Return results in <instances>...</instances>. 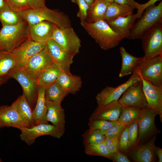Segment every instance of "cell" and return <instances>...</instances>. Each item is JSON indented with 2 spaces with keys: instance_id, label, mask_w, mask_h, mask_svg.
<instances>
[{
  "instance_id": "681fc988",
  "label": "cell",
  "mask_w": 162,
  "mask_h": 162,
  "mask_svg": "<svg viewBox=\"0 0 162 162\" xmlns=\"http://www.w3.org/2000/svg\"><path fill=\"white\" fill-rule=\"evenodd\" d=\"M5 3V0H0V9L3 7Z\"/></svg>"
},
{
  "instance_id": "4dcf8cb0",
  "label": "cell",
  "mask_w": 162,
  "mask_h": 162,
  "mask_svg": "<svg viewBox=\"0 0 162 162\" xmlns=\"http://www.w3.org/2000/svg\"><path fill=\"white\" fill-rule=\"evenodd\" d=\"M68 94L56 81L45 89L46 100L61 104Z\"/></svg>"
},
{
  "instance_id": "7402d4cb",
  "label": "cell",
  "mask_w": 162,
  "mask_h": 162,
  "mask_svg": "<svg viewBox=\"0 0 162 162\" xmlns=\"http://www.w3.org/2000/svg\"><path fill=\"white\" fill-rule=\"evenodd\" d=\"M136 19V14L132 13L107 23L113 30L123 37L124 38H129Z\"/></svg>"
},
{
  "instance_id": "6da1fadb",
  "label": "cell",
  "mask_w": 162,
  "mask_h": 162,
  "mask_svg": "<svg viewBox=\"0 0 162 162\" xmlns=\"http://www.w3.org/2000/svg\"><path fill=\"white\" fill-rule=\"evenodd\" d=\"M80 24L100 48L104 50L116 46L124 38L103 20L93 22H88L81 20Z\"/></svg>"
},
{
  "instance_id": "ac0fdd59",
  "label": "cell",
  "mask_w": 162,
  "mask_h": 162,
  "mask_svg": "<svg viewBox=\"0 0 162 162\" xmlns=\"http://www.w3.org/2000/svg\"><path fill=\"white\" fill-rule=\"evenodd\" d=\"M122 107L118 100L103 106H97L90 116L89 120L117 121L121 114Z\"/></svg>"
},
{
  "instance_id": "f907efd6",
  "label": "cell",
  "mask_w": 162,
  "mask_h": 162,
  "mask_svg": "<svg viewBox=\"0 0 162 162\" xmlns=\"http://www.w3.org/2000/svg\"><path fill=\"white\" fill-rule=\"evenodd\" d=\"M95 0H85L89 7Z\"/></svg>"
},
{
  "instance_id": "816d5d0a",
  "label": "cell",
  "mask_w": 162,
  "mask_h": 162,
  "mask_svg": "<svg viewBox=\"0 0 162 162\" xmlns=\"http://www.w3.org/2000/svg\"><path fill=\"white\" fill-rule=\"evenodd\" d=\"M104 0L107 1L109 3L113 2H114V0Z\"/></svg>"
},
{
  "instance_id": "ba28073f",
  "label": "cell",
  "mask_w": 162,
  "mask_h": 162,
  "mask_svg": "<svg viewBox=\"0 0 162 162\" xmlns=\"http://www.w3.org/2000/svg\"><path fill=\"white\" fill-rule=\"evenodd\" d=\"M141 79L135 70L129 79L117 87L106 86L96 96L97 106H100L111 102L118 100L120 97L130 86L140 81Z\"/></svg>"
},
{
  "instance_id": "277c9868",
  "label": "cell",
  "mask_w": 162,
  "mask_h": 162,
  "mask_svg": "<svg viewBox=\"0 0 162 162\" xmlns=\"http://www.w3.org/2000/svg\"><path fill=\"white\" fill-rule=\"evenodd\" d=\"M162 22V1L147 8L135 22L130 32V39H141L143 34L156 24Z\"/></svg>"
},
{
  "instance_id": "8d00e7d4",
  "label": "cell",
  "mask_w": 162,
  "mask_h": 162,
  "mask_svg": "<svg viewBox=\"0 0 162 162\" xmlns=\"http://www.w3.org/2000/svg\"><path fill=\"white\" fill-rule=\"evenodd\" d=\"M9 7L13 10L20 12L30 8L28 0H5Z\"/></svg>"
},
{
  "instance_id": "603a6c76",
  "label": "cell",
  "mask_w": 162,
  "mask_h": 162,
  "mask_svg": "<svg viewBox=\"0 0 162 162\" xmlns=\"http://www.w3.org/2000/svg\"><path fill=\"white\" fill-rule=\"evenodd\" d=\"M37 99L32 110V115L35 125L48 124L46 118L47 108L46 104L45 89L39 86L37 88Z\"/></svg>"
},
{
  "instance_id": "b9f144b4",
  "label": "cell",
  "mask_w": 162,
  "mask_h": 162,
  "mask_svg": "<svg viewBox=\"0 0 162 162\" xmlns=\"http://www.w3.org/2000/svg\"><path fill=\"white\" fill-rule=\"evenodd\" d=\"M103 142L111 153H113L118 150L119 140L111 137H106Z\"/></svg>"
},
{
  "instance_id": "7dc6e473",
  "label": "cell",
  "mask_w": 162,
  "mask_h": 162,
  "mask_svg": "<svg viewBox=\"0 0 162 162\" xmlns=\"http://www.w3.org/2000/svg\"><path fill=\"white\" fill-rule=\"evenodd\" d=\"M154 152L157 155L159 158V162H162V149L156 147L154 149Z\"/></svg>"
},
{
  "instance_id": "7c38bea8",
  "label": "cell",
  "mask_w": 162,
  "mask_h": 162,
  "mask_svg": "<svg viewBox=\"0 0 162 162\" xmlns=\"http://www.w3.org/2000/svg\"><path fill=\"white\" fill-rule=\"evenodd\" d=\"M46 45L34 41L28 37L12 51L16 62L17 68L22 69L28 61L34 55L43 50Z\"/></svg>"
},
{
  "instance_id": "e0dca14e",
  "label": "cell",
  "mask_w": 162,
  "mask_h": 162,
  "mask_svg": "<svg viewBox=\"0 0 162 162\" xmlns=\"http://www.w3.org/2000/svg\"><path fill=\"white\" fill-rule=\"evenodd\" d=\"M157 113L147 107L143 108L138 119V140H141L151 134L156 129L154 119Z\"/></svg>"
},
{
  "instance_id": "ffe728a7",
  "label": "cell",
  "mask_w": 162,
  "mask_h": 162,
  "mask_svg": "<svg viewBox=\"0 0 162 162\" xmlns=\"http://www.w3.org/2000/svg\"><path fill=\"white\" fill-rule=\"evenodd\" d=\"M47 108L46 118L48 122L57 128L65 131L64 110L61 104L46 100Z\"/></svg>"
},
{
  "instance_id": "30bf717a",
  "label": "cell",
  "mask_w": 162,
  "mask_h": 162,
  "mask_svg": "<svg viewBox=\"0 0 162 162\" xmlns=\"http://www.w3.org/2000/svg\"><path fill=\"white\" fill-rule=\"evenodd\" d=\"M9 78L14 79L20 84L22 89V94L33 109L37 99V81L23 69H16L10 74Z\"/></svg>"
},
{
  "instance_id": "2e32d148",
  "label": "cell",
  "mask_w": 162,
  "mask_h": 162,
  "mask_svg": "<svg viewBox=\"0 0 162 162\" xmlns=\"http://www.w3.org/2000/svg\"><path fill=\"white\" fill-rule=\"evenodd\" d=\"M56 25L51 22L44 21L29 26V37L35 41L46 44L52 38Z\"/></svg>"
},
{
  "instance_id": "bcb514c9",
  "label": "cell",
  "mask_w": 162,
  "mask_h": 162,
  "mask_svg": "<svg viewBox=\"0 0 162 162\" xmlns=\"http://www.w3.org/2000/svg\"><path fill=\"white\" fill-rule=\"evenodd\" d=\"M114 2L120 4L128 5L134 9L136 8V4L137 2L134 0H114Z\"/></svg>"
},
{
  "instance_id": "1f68e13d",
  "label": "cell",
  "mask_w": 162,
  "mask_h": 162,
  "mask_svg": "<svg viewBox=\"0 0 162 162\" xmlns=\"http://www.w3.org/2000/svg\"><path fill=\"white\" fill-rule=\"evenodd\" d=\"M23 20L19 12L12 10L6 2L0 9V21L2 26L15 25Z\"/></svg>"
},
{
  "instance_id": "3957f363",
  "label": "cell",
  "mask_w": 162,
  "mask_h": 162,
  "mask_svg": "<svg viewBox=\"0 0 162 162\" xmlns=\"http://www.w3.org/2000/svg\"><path fill=\"white\" fill-rule=\"evenodd\" d=\"M28 22L2 26L0 30V51H12L29 37Z\"/></svg>"
},
{
  "instance_id": "52a82bcc",
  "label": "cell",
  "mask_w": 162,
  "mask_h": 162,
  "mask_svg": "<svg viewBox=\"0 0 162 162\" xmlns=\"http://www.w3.org/2000/svg\"><path fill=\"white\" fill-rule=\"evenodd\" d=\"M19 129L20 139L28 146L33 144L37 138L42 136L49 135L60 139L65 131L49 124H40L31 128L22 127Z\"/></svg>"
},
{
  "instance_id": "836d02e7",
  "label": "cell",
  "mask_w": 162,
  "mask_h": 162,
  "mask_svg": "<svg viewBox=\"0 0 162 162\" xmlns=\"http://www.w3.org/2000/svg\"><path fill=\"white\" fill-rule=\"evenodd\" d=\"M106 137L104 132L89 128L82 135L83 144L84 146L102 143Z\"/></svg>"
},
{
  "instance_id": "5b68a950",
  "label": "cell",
  "mask_w": 162,
  "mask_h": 162,
  "mask_svg": "<svg viewBox=\"0 0 162 162\" xmlns=\"http://www.w3.org/2000/svg\"><path fill=\"white\" fill-rule=\"evenodd\" d=\"M141 39L144 58L150 59L162 55V22L147 31Z\"/></svg>"
},
{
  "instance_id": "f5cc1de1",
  "label": "cell",
  "mask_w": 162,
  "mask_h": 162,
  "mask_svg": "<svg viewBox=\"0 0 162 162\" xmlns=\"http://www.w3.org/2000/svg\"><path fill=\"white\" fill-rule=\"evenodd\" d=\"M2 162V160L0 157V162Z\"/></svg>"
},
{
  "instance_id": "60d3db41",
  "label": "cell",
  "mask_w": 162,
  "mask_h": 162,
  "mask_svg": "<svg viewBox=\"0 0 162 162\" xmlns=\"http://www.w3.org/2000/svg\"><path fill=\"white\" fill-rule=\"evenodd\" d=\"M129 127V125L125 127L119 139L118 148L122 151H127L129 149L128 146Z\"/></svg>"
},
{
  "instance_id": "9c48e42d",
  "label": "cell",
  "mask_w": 162,
  "mask_h": 162,
  "mask_svg": "<svg viewBox=\"0 0 162 162\" xmlns=\"http://www.w3.org/2000/svg\"><path fill=\"white\" fill-rule=\"evenodd\" d=\"M52 39L74 56L80 52L81 41L72 27L61 28L56 26Z\"/></svg>"
},
{
  "instance_id": "ab89813d",
  "label": "cell",
  "mask_w": 162,
  "mask_h": 162,
  "mask_svg": "<svg viewBox=\"0 0 162 162\" xmlns=\"http://www.w3.org/2000/svg\"><path fill=\"white\" fill-rule=\"evenodd\" d=\"M125 127L118 123L104 133L106 137H111L119 140L120 135Z\"/></svg>"
},
{
  "instance_id": "7a4b0ae2",
  "label": "cell",
  "mask_w": 162,
  "mask_h": 162,
  "mask_svg": "<svg viewBox=\"0 0 162 162\" xmlns=\"http://www.w3.org/2000/svg\"><path fill=\"white\" fill-rule=\"evenodd\" d=\"M19 13L22 19L28 22L29 26L46 21L53 23L61 28L72 27L68 16L62 12L46 7L39 10L29 8Z\"/></svg>"
},
{
  "instance_id": "ee69618b",
  "label": "cell",
  "mask_w": 162,
  "mask_h": 162,
  "mask_svg": "<svg viewBox=\"0 0 162 162\" xmlns=\"http://www.w3.org/2000/svg\"><path fill=\"white\" fill-rule=\"evenodd\" d=\"M30 8L39 10L46 7L45 0H28Z\"/></svg>"
},
{
  "instance_id": "d4e9b609",
  "label": "cell",
  "mask_w": 162,
  "mask_h": 162,
  "mask_svg": "<svg viewBox=\"0 0 162 162\" xmlns=\"http://www.w3.org/2000/svg\"><path fill=\"white\" fill-rule=\"evenodd\" d=\"M57 81L68 94H76L81 88L82 84L80 76L69 74L63 71L61 72Z\"/></svg>"
},
{
  "instance_id": "f35d334b",
  "label": "cell",
  "mask_w": 162,
  "mask_h": 162,
  "mask_svg": "<svg viewBox=\"0 0 162 162\" xmlns=\"http://www.w3.org/2000/svg\"><path fill=\"white\" fill-rule=\"evenodd\" d=\"M71 2L76 4L79 8L77 16L80 20H85L87 11L89 6L85 0H71Z\"/></svg>"
},
{
  "instance_id": "5bb4252c",
  "label": "cell",
  "mask_w": 162,
  "mask_h": 162,
  "mask_svg": "<svg viewBox=\"0 0 162 162\" xmlns=\"http://www.w3.org/2000/svg\"><path fill=\"white\" fill-rule=\"evenodd\" d=\"M46 46L54 63L63 71L69 74H72L70 67L73 63L74 56L65 51L52 39L47 41Z\"/></svg>"
},
{
  "instance_id": "e575fe53",
  "label": "cell",
  "mask_w": 162,
  "mask_h": 162,
  "mask_svg": "<svg viewBox=\"0 0 162 162\" xmlns=\"http://www.w3.org/2000/svg\"><path fill=\"white\" fill-rule=\"evenodd\" d=\"M84 146L85 152L86 154L103 156L111 160L112 153L110 152L104 142Z\"/></svg>"
},
{
  "instance_id": "44dd1931",
  "label": "cell",
  "mask_w": 162,
  "mask_h": 162,
  "mask_svg": "<svg viewBox=\"0 0 162 162\" xmlns=\"http://www.w3.org/2000/svg\"><path fill=\"white\" fill-rule=\"evenodd\" d=\"M155 137L147 142L139 146L129 154V157L136 162H152L155 161L154 150Z\"/></svg>"
},
{
  "instance_id": "4fadbf2b",
  "label": "cell",
  "mask_w": 162,
  "mask_h": 162,
  "mask_svg": "<svg viewBox=\"0 0 162 162\" xmlns=\"http://www.w3.org/2000/svg\"><path fill=\"white\" fill-rule=\"evenodd\" d=\"M118 100L122 107L129 106L141 108L147 107V103L143 91L141 80L129 87Z\"/></svg>"
},
{
  "instance_id": "4316f807",
  "label": "cell",
  "mask_w": 162,
  "mask_h": 162,
  "mask_svg": "<svg viewBox=\"0 0 162 162\" xmlns=\"http://www.w3.org/2000/svg\"><path fill=\"white\" fill-rule=\"evenodd\" d=\"M134 10L133 8L127 5L114 2H110L102 20L108 22L119 17L128 16L133 13Z\"/></svg>"
},
{
  "instance_id": "d6986e66",
  "label": "cell",
  "mask_w": 162,
  "mask_h": 162,
  "mask_svg": "<svg viewBox=\"0 0 162 162\" xmlns=\"http://www.w3.org/2000/svg\"><path fill=\"white\" fill-rule=\"evenodd\" d=\"M25 123L16 109L11 105L0 106V128L13 127L19 129Z\"/></svg>"
},
{
  "instance_id": "d590c367",
  "label": "cell",
  "mask_w": 162,
  "mask_h": 162,
  "mask_svg": "<svg viewBox=\"0 0 162 162\" xmlns=\"http://www.w3.org/2000/svg\"><path fill=\"white\" fill-rule=\"evenodd\" d=\"M118 123L117 121L94 120H89L88 124L89 128L104 132Z\"/></svg>"
},
{
  "instance_id": "74e56055",
  "label": "cell",
  "mask_w": 162,
  "mask_h": 162,
  "mask_svg": "<svg viewBox=\"0 0 162 162\" xmlns=\"http://www.w3.org/2000/svg\"><path fill=\"white\" fill-rule=\"evenodd\" d=\"M138 121L137 120L129 125L128 141L129 149L134 145L136 142L138 137Z\"/></svg>"
},
{
  "instance_id": "8fae6325",
  "label": "cell",
  "mask_w": 162,
  "mask_h": 162,
  "mask_svg": "<svg viewBox=\"0 0 162 162\" xmlns=\"http://www.w3.org/2000/svg\"><path fill=\"white\" fill-rule=\"evenodd\" d=\"M54 64L46 45L43 50L34 55L28 61L22 69L37 81L41 73Z\"/></svg>"
},
{
  "instance_id": "cb8c5ba5",
  "label": "cell",
  "mask_w": 162,
  "mask_h": 162,
  "mask_svg": "<svg viewBox=\"0 0 162 162\" xmlns=\"http://www.w3.org/2000/svg\"><path fill=\"white\" fill-rule=\"evenodd\" d=\"M16 110L24 122L25 127L31 128L35 126L32 115V109L23 94L11 105Z\"/></svg>"
},
{
  "instance_id": "9a60e30c",
  "label": "cell",
  "mask_w": 162,
  "mask_h": 162,
  "mask_svg": "<svg viewBox=\"0 0 162 162\" xmlns=\"http://www.w3.org/2000/svg\"><path fill=\"white\" fill-rule=\"evenodd\" d=\"M138 74L142 82V89L147 100V107L159 115L162 122V86L154 85Z\"/></svg>"
},
{
  "instance_id": "83f0119b",
  "label": "cell",
  "mask_w": 162,
  "mask_h": 162,
  "mask_svg": "<svg viewBox=\"0 0 162 162\" xmlns=\"http://www.w3.org/2000/svg\"><path fill=\"white\" fill-rule=\"evenodd\" d=\"M16 69V62L12 51H0V78H10Z\"/></svg>"
},
{
  "instance_id": "c3c4849f",
  "label": "cell",
  "mask_w": 162,
  "mask_h": 162,
  "mask_svg": "<svg viewBox=\"0 0 162 162\" xmlns=\"http://www.w3.org/2000/svg\"><path fill=\"white\" fill-rule=\"evenodd\" d=\"M8 79L7 77L0 78V86L4 83Z\"/></svg>"
},
{
  "instance_id": "484cf974",
  "label": "cell",
  "mask_w": 162,
  "mask_h": 162,
  "mask_svg": "<svg viewBox=\"0 0 162 162\" xmlns=\"http://www.w3.org/2000/svg\"><path fill=\"white\" fill-rule=\"evenodd\" d=\"M122 64L119 77H122L132 74L141 62L142 57H137L128 53L123 46L119 48Z\"/></svg>"
},
{
  "instance_id": "f546056e",
  "label": "cell",
  "mask_w": 162,
  "mask_h": 162,
  "mask_svg": "<svg viewBox=\"0 0 162 162\" xmlns=\"http://www.w3.org/2000/svg\"><path fill=\"white\" fill-rule=\"evenodd\" d=\"M62 70L56 64L41 73L37 79L38 86L45 89L57 81Z\"/></svg>"
},
{
  "instance_id": "f6af8a7d",
  "label": "cell",
  "mask_w": 162,
  "mask_h": 162,
  "mask_svg": "<svg viewBox=\"0 0 162 162\" xmlns=\"http://www.w3.org/2000/svg\"><path fill=\"white\" fill-rule=\"evenodd\" d=\"M111 160L116 162H130L128 158L118 150L112 154Z\"/></svg>"
},
{
  "instance_id": "f1b7e54d",
  "label": "cell",
  "mask_w": 162,
  "mask_h": 162,
  "mask_svg": "<svg viewBox=\"0 0 162 162\" xmlns=\"http://www.w3.org/2000/svg\"><path fill=\"white\" fill-rule=\"evenodd\" d=\"M109 3L104 0H95L89 7L85 21L93 22L102 20Z\"/></svg>"
},
{
  "instance_id": "d6a6232c",
  "label": "cell",
  "mask_w": 162,
  "mask_h": 162,
  "mask_svg": "<svg viewBox=\"0 0 162 162\" xmlns=\"http://www.w3.org/2000/svg\"><path fill=\"white\" fill-rule=\"evenodd\" d=\"M142 108L130 106L122 107L117 121L125 126L129 125L138 120Z\"/></svg>"
},
{
  "instance_id": "8992f818",
  "label": "cell",
  "mask_w": 162,
  "mask_h": 162,
  "mask_svg": "<svg viewBox=\"0 0 162 162\" xmlns=\"http://www.w3.org/2000/svg\"><path fill=\"white\" fill-rule=\"evenodd\" d=\"M153 84L162 86V55L150 59L142 58L135 70Z\"/></svg>"
},
{
  "instance_id": "7bdbcfd3",
  "label": "cell",
  "mask_w": 162,
  "mask_h": 162,
  "mask_svg": "<svg viewBox=\"0 0 162 162\" xmlns=\"http://www.w3.org/2000/svg\"><path fill=\"white\" fill-rule=\"evenodd\" d=\"M160 0H149L146 3L140 4L136 2V9H137L136 14L137 19H139L141 16L144 10L148 7L155 4L157 2Z\"/></svg>"
}]
</instances>
